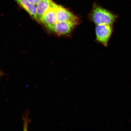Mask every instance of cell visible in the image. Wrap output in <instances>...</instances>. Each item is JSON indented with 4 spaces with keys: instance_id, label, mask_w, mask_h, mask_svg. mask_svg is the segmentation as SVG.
<instances>
[{
    "instance_id": "6da1fadb",
    "label": "cell",
    "mask_w": 131,
    "mask_h": 131,
    "mask_svg": "<svg viewBox=\"0 0 131 131\" xmlns=\"http://www.w3.org/2000/svg\"><path fill=\"white\" fill-rule=\"evenodd\" d=\"M91 17L97 25H112L117 18V16L100 6H95L91 13Z\"/></svg>"
},
{
    "instance_id": "7a4b0ae2",
    "label": "cell",
    "mask_w": 131,
    "mask_h": 131,
    "mask_svg": "<svg viewBox=\"0 0 131 131\" xmlns=\"http://www.w3.org/2000/svg\"><path fill=\"white\" fill-rule=\"evenodd\" d=\"M57 5H58L53 2L40 20L49 29H51L58 22L57 15Z\"/></svg>"
},
{
    "instance_id": "3957f363",
    "label": "cell",
    "mask_w": 131,
    "mask_h": 131,
    "mask_svg": "<svg viewBox=\"0 0 131 131\" xmlns=\"http://www.w3.org/2000/svg\"><path fill=\"white\" fill-rule=\"evenodd\" d=\"M112 31V25H97L95 31L96 39L103 45L106 46Z\"/></svg>"
},
{
    "instance_id": "277c9868",
    "label": "cell",
    "mask_w": 131,
    "mask_h": 131,
    "mask_svg": "<svg viewBox=\"0 0 131 131\" xmlns=\"http://www.w3.org/2000/svg\"><path fill=\"white\" fill-rule=\"evenodd\" d=\"M57 15L58 22H72L78 24V17L61 6L57 5Z\"/></svg>"
},
{
    "instance_id": "5b68a950",
    "label": "cell",
    "mask_w": 131,
    "mask_h": 131,
    "mask_svg": "<svg viewBox=\"0 0 131 131\" xmlns=\"http://www.w3.org/2000/svg\"><path fill=\"white\" fill-rule=\"evenodd\" d=\"M77 24L72 22H57L50 30L60 35L70 33Z\"/></svg>"
},
{
    "instance_id": "8992f818",
    "label": "cell",
    "mask_w": 131,
    "mask_h": 131,
    "mask_svg": "<svg viewBox=\"0 0 131 131\" xmlns=\"http://www.w3.org/2000/svg\"><path fill=\"white\" fill-rule=\"evenodd\" d=\"M53 3L52 0H41L37 4V16L39 21H40L42 16Z\"/></svg>"
},
{
    "instance_id": "52a82bcc",
    "label": "cell",
    "mask_w": 131,
    "mask_h": 131,
    "mask_svg": "<svg viewBox=\"0 0 131 131\" xmlns=\"http://www.w3.org/2000/svg\"><path fill=\"white\" fill-rule=\"evenodd\" d=\"M15 1L34 19L37 21H39L37 16L36 8L35 7V5L28 2L26 0Z\"/></svg>"
},
{
    "instance_id": "ba28073f",
    "label": "cell",
    "mask_w": 131,
    "mask_h": 131,
    "mask_svg": "<svg viewBox=\"0 0 131 131\" xmlns=\"http://www.w3.org/2000/svg\"><path fill=\"white\" fill-rule=\"evenodd\" d=\"M26 1L32 4L35 5H37L38 4L39 2H40L41 0H26Z\"/></svg>"
}]
</instances>
